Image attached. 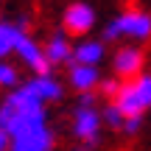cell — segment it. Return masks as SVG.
<instances>
[{"mask_svg":"<svg viewBox=\"0 0 151 151\" xmlns=\"http://www.w3.org/2000/svg\"><path fill=\"white\" fill-rule=\"evenodd\" d=\"M112 104L120 109L123 118H143V112L151 109V76H137L120 84Z\"/></svg>","mask_w":151,"mask_h":151,"instance_id":"6da1fadb","label":"cell"},{"mask_svg":"<svg viewBox=\"0 0 151 151\" xmlns=\"http://www.w3.org/2000/svg\"><path fill=\"white\" fill-rule=\"evenodd\" d=\"M101 126H104V120H101V112L92 106V92L81 95L78 106H76V112H73V134H76V140L84 148L98 146V140H101Z\"/></svg>","mask_w":151,"mask_h":151,"instance_id":"7a4b0ae2","label":"cell"},{"mask_svg":"<svg viewBox=\"0 0 151 151\" xmlns=\"http://www.w3.org/2000/svg\"><path fill=\"white\" fill-rule=\"evenodd\" d=\"M106 39H118V37H132V39H148L151 37V17L146 11H123L118 14L106 28H104Z\"/></svg>","mask_w":151,"mask_h":151,"instance_id":"3957f363","label":"cell"},{"mask_svg":"<svg viewBox=\"0 0 151 151\" xmlns=\"http://www.w3.org/2000/svg\"><path fill=\"white\" fill-rule=\"evenodd\" d=\"M14 53L20 56V59L25 62V65L31 67L37 76H50V65H48V59H45V50L39 48V45L34 42L28 34H22V37H20V42H17Z\"/></svg>","mask_w":151,"mask_h":151,"instance_id":"277c9868","label":"cell"},{"mask_svg":"<svg viewBox=\"0 0 151 151\" xmlns=\"http://www.w3.org/2000/svg\"><path fill=\"white\" fill-rule=\"evenodd\" d=\"M95 25V11H92V6L87 3H73L65 9V31L70 34H87L90 28Z\"/></svg>","mask_w":151,"mask_h":151,"instance_id":"5b68a950","label":"cell"},{"mask_svg":"<svg viewBox=\"0 0 151 151\" xmlns=\"http://www.w3.org/2000/svg\"><path fill=\"white\" fill-rule=\"evenodd\" d=\"M112 67H115V73L120 76V78H137L143 70V53L137 48H120L118 53H115V59H112Z\"/></svg>","mask_w":151,"mask_h":151,"instance_id":"8992f818","label":"cell"},{"mask_svg":"<svg viewBox=\"0 0 151 151\" xmlns=\"http://www.w3.org/2000/svg\"><path fill=\"white\" fill-rule=\"evenodd\" d=\"M22 87H25L39 104H50V101H59L62 98V84L53 76H34V78L25 81Z\"/></svg>","mask_w":151,"mask_h":151,"instance_id":"52a82bcc","label":"cell"},{"mask_svg":"<svg viewBox=\"0 0 151 151\" xmlns=\"http://www.w3.org/2000/svg\"><path fill=\"white\" fill-rule=\"evenodd\" d=\"M101 84V76H98V67H84V65H73L70 67V87L78 90L81 95L92 92Z\"/></svg>","mask_w":151,"mask_h":151,"instance_id":"ba28073f","label":"cell"},{"mask_svg":"<svg viewBox=\"0 0 151 151\" xmlns=\"http://www.w3.org/2000/svg\"><path fill=\"white\" fill-rule=\"evenodd\" d=\"M45 59H48V65H65V62L73 59V48H70L65 34H53V37L48 39V45H45Z\"/></svg>","mask_w":151,"mask_h":151,"instance_id":"9c48e42d","label":"cell"},{"mask_svg":"<svg viewBox=\"0 0 151 151\" xmlns=\"http://www.w3.org/2000/svg\"><path fill=\"white\" fill-rule=\"evenodd\" d=\"M101 59H104V45L101 42H92V39L81 42L78 48L73 50V62H76V65H84V67H98Z\"/></svg>","mask_w":151,"mask_h":151,"instance_id":"30bf717a","label":"cell"},{"mask_svg":"<svg viewBox=\"0 0 151 151\" xmlns=\"http://www.w3.org/2000/svg\"><path fill=\"white\" fill-rule=\"evenodd\" d=\"M22 25H25L22 20L20 22H0V59L9 56V53H14L20 37L25 34V31H22Z\"/></svg>","mask_w":151,"mask_h":151,"instance_id":"8fae6325","label":"cell"},{"mask_svg":"<svg viewBox=\"0 0 151 151\" xmlns=\"http://www.w3.org/2000/svg\"><path fill=\"white\" fill-rule=\"evenodd\" d=\"M101 120H104V123H106L109 126V129H123V115H120V109L118 106H115V104H106V106H104V112H101Z\"/></svg>","mask_w":151,"mask_h":151,"instance_id":"7c38bea8","label":"cell"},{"mask_svg":"<svg viewBox=\"0 0 151 151\" xmlns=\"http://www.w3.org/2000/svg\"><path fill=\"white\" fill-rule=\"evenodd\" d=\"M17 84H20V73H17V67L0 62V87H6V90H17Z\"/></svg>","mask_w":151,"mask_h":151,"instance_id":"4fadbf2b","label":"cell"},{"mask_svg":"<svg viewBox=\"0 0 151 151\" xmlns=\"http://www.w3.org/2000/svg\"><path fill=\"white\" fill-rule=\"evenodd\" d=\"M140 126H143V118H126L123 120V134H137V132H140Z\"/></svg>","mask_w":151,"mask_h":151,"instance_id":"5bb4252c","label":"cell"},{"mask_svg":"<svg viewBox=\"0 0 151 151\" xmlns=\"http://www.w3.org/2000/svg\"><path fill=\"white\" fill-rule=\"evenodd\" d=\"M118 90H120V84H118L115 78H106V81H101V92H104L106 98H115V95H118Z\"/></svg>","mask_w":151,"mask_h":151,"instance_id":"9a60e30c","label":"cell"},{"mask_svg":"<svg viewBox=\"0 0 151 151\" xmlns=\"http://www.w3.org/2000/svg\"><path fill=\"white\" fill-rule=\"evenodd\" d=\"M0 151H9V137L0 132Z\"/></svg>","mask_w":151,"mask_h":151,"instance_id":"2e32d148","label":"cell"}]
</instances>
